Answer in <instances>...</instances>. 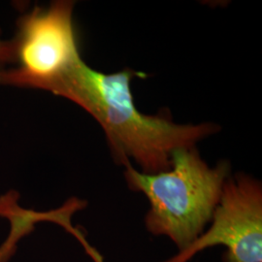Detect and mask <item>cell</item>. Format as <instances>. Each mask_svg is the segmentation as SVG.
I'll use <instances>...</instances> for the list:
<instances>
[{
	"label": "cell",
	"mask_w": 262,
	"mask_h": 262,
	"mask_svg": "<svg viewBox=\"0 0 262 262\" xmlns=\"http://www.w3.org/2000/svg\"><path fill=\"white\" fill-rule=\"evenodd\" d=\"M136 76L144 74L128 68L106 74L81 59L50 93L72 101L100 124L119 163L125 166L133 159L142 173L156 174L170 168L174 150L195 147L219 127L210 122L178 124L165 116L140 112L130 89Z\"/></svg>",
	"instance_id": "6da1fadb"
},
{
	"label": "cell",
	"mask_w": 262,
	"mask_h": 262,
	"mask_svg": "<svg viewBox=\"0 0 262 262\" xmlns=\"http://www.w3.org/2000/svg\"><path fill=\"white\" fill-rule=\"evenodd\" d=\"M124 168L128 187L143 193L149 201L145 217L147 230L168 237L179 252L205 231L230 177L227 161L210 167L195 147L174 150L170 168L159 173H142L131 163Z\"/></svg>",
	"instance_id": "7a4b0ae2"
},
{
	"label": "cell",
	"mask_w": 262,
	"mask_h": 262,
	"mask_svg": "<svg viewBox=\"0 0 262 262\" xmlns=\"http://www.w3.org/2000/svg\"><path fill=\"white\" fill-rule=\"evenodd\" d=\"M70 0H56L47 8L35 7L17 23L14 67L0 72V84L51 89L82 57Z\"/></svg>",
	"instance_id": "3957f363"
},
{
	"label": "cell",
	"mask_w": 262,
	"mask_h": 262,
	"mask_svg": "<svg viewBox=\"0 0 262 262\" xmlns=\"http://www.w3.org/2000/svg\"><path fill=\"white\" fill-rule=\"evenodd\" d=\"M215 246L225 247L224 262H262V187L257 180L243 174L227 179L210 227L162 262H188Z\"/></svg>",
	"instance_id": "277c9868"
},
{
	"label": "cell",
	"mask_w": 262,
	"mask_h": 262,
	"mask_svg": "<svg viewBox=\"0 0 262 262\" xmlns=\"http://www.w3.org/2000/svg\"><path fill=\"white\" fill-rule=\"evenodd\" d=\"M3 217L10 222V232L4 243L0 246V262L8 261L17 249L19 240L29 234L35 226L34 220L20 209H11Z\"/></svg>",
	"instance_id": "5b68a950"
},
{
	"label": "cell",
	"mask_w": 262,
	"mask_h": 262,
	"mask_svg": "<svg viewBox=\"0 0 262 262\" xmlns=\"http://www.w3.org/2000/svg\"><path fill=\"white\" fill-rule=\"evenodd\" d=\"M15 46L13 39H0V72L14 63Z\"/></svg>",
	"instance_id": "8992f818"
}]
</instances>
